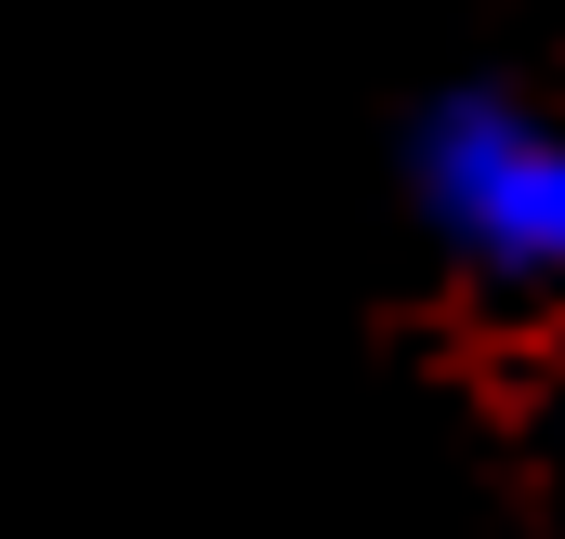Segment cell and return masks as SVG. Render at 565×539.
I'll list each match as a JSON object with an SVG mask.
<instances>
[{"instance_id": "1", "label": "cell", "mask_w": 565, "mask_h": 539, "mask_svg": "<svg viewBox=\"0 0 565 539\" xmlns=\"http://www.w3.org/2000/svg\"><path fill=\"white\" fill-rule=\"evenodd\" d=\"M422 224L500 289H565V119L513 93H447L408 145Z\"/></svg>"}]
</instances>
